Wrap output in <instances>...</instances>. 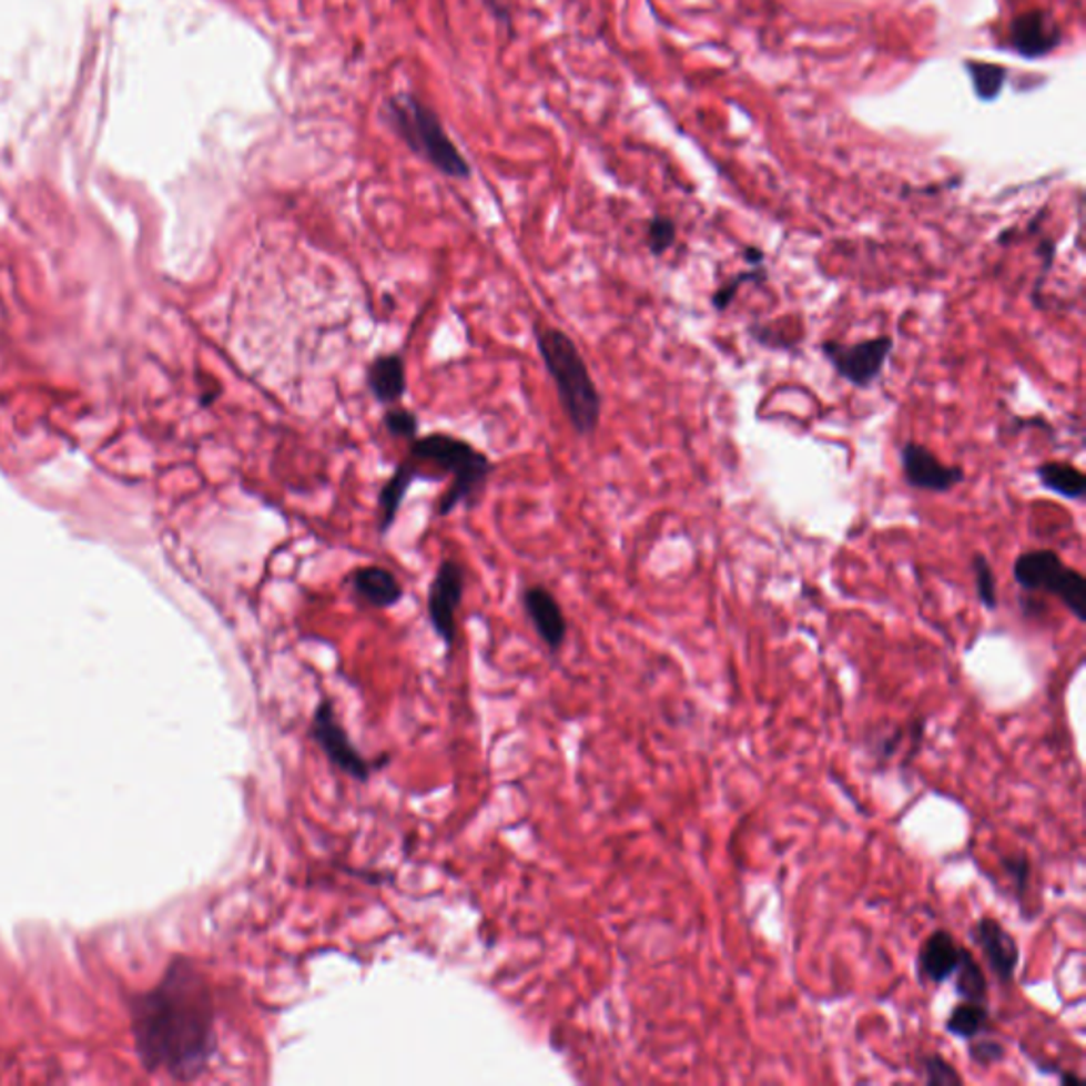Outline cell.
<instances>
[{"mask_svg": "<svg viewBox=\"0 0 1086 1086\" xmlns=\"http://www.w3.org/2000/svg\"><path fill=\"white\" fill-rule=\"evenodd\" d=\"M141 1059L176 1080H194L217 1048L209 983L190 962H174L158 987L134 1006Z\"/></svg>", "mask_w": 1086, "mask_h": 1086, "instance_id": "cell-1", "label": "cell"}, {"mask_svg": "<svg viewBox=\"0 0 1086 1086\" xmlns=\"http://www.w3.org/2000/svg\"><path fill=\"white\" fill-rule=\"evenodd\" d=\"M544 365L555 380L562 410L580 435L597 432L601 420V393L595 385L580 348L565 332L544 327L535 332Z\"/></svg>", "mask_w": 1086, "mask_h": 1086, "instance_id": "cell-2", "label": "cell"}, {"mask_svg": "<svg viewBox=\"0 0 1086 1086\" xmlns=\"http://www.w3.org/2000/svg\"><path fill=\"white\" fill-rule=\"evenodd\" d=\"M410 459L416 463H432L439 469L437 471L439 478L444 474L453 476V486L441 497L437 516H448L459 504L471 506L480 497L484 484L493 469L486 455L453 435L434 434L416 437L412 441Z\"/></svg>", "mask_w": 1086, "mask_h": 1086, "instance_id": "cell-3", "label": "cell"}, {"mask_svg": "<svg viewBox=\"0 0 1086 1086\" xmlns=\"http://www.w3.org/2000/svg\"><path fill=\"white\" fill-rule=\"evenodd\" d=\"M387 118L406 145L441 174L453 179L469 176V164L460 155L459 149L448 139L434 111L418 98L408 94L390 98Z\"/></svg>", "mask_w": 1086, "mask_h": 1086, "instance_id": "cell-4", "label": "cell"}, {"mask_svg": "<svg viewBox=\"0 0 1086 1086\" xmlns=\"http://www.w3.org/2000/svg\"><path fill=\"white\" fill-rule=\"evenodd\" d=\"M1013 578L1027 592H1044L1057 597L1078 622H1085V576L1067 567L1055 550H1029L1025 555L1016 556Z\"/></svg>", "mask_w": 1086, "mask_h": 1086, "instance_id": "cell-5", "label": "cell"}, {"mask_svg": "<svg viewBox=\"0 0 1086 1086\" xmlns=\"http://www.w3.org/2000/svg\"><path fill=\"white\" fill-rule=\"evenodd\" d=\"M892 351L893 339L890 336L862 339L855 344L825 339L821 344V355L832 365L836 376L857 388L872 387V383L883 376Z\"/></svg>", "mask_w": 1086, "mask_h": 1086, "instance_id": "cell-6", "label": "cell"}, {"mask_svg": "<svg viewBox=\"0 0 1086 1086\" xmlns=\"http://www.w3.org/2000/svg\"><path fill=\"white\" fill-rule=\"evenodd\" d=\"M311 737L336 769L362 783L369 779L374 769H378V764L369 762L362 751L353 745L346 730L339 724L336 707L329 699L321 700L318 707L314 709Z\"/></svg>", "mask_w": 1086, "mask_h": 1086, "instance_id": "cell-7", "label": "cell"}, {"mask_svg": "<svg viewBox=\"0 0 1086 1086\" xmlns=\"http://www.w3.org/2000/svg\"><path fill=\"white\" fill-rule=\"evenodd\" d=\"M465 592V569L457 560H444L429 588V620L437 637L450 650L457 641V611Z\"/></svg>", "mask_w": 1086, "mask_h": 1086, "instance_id": "cell-8", "label": "cell"}, {"mask_svg": "<svg viewBox=\"0 0 1086 1086\" xmlns=\"http://www.w3.org/2000/svg\"><path fill=\"white\" fill-rule=\"evenodd\" d=\"M902 474L911 488L927 493H948L966 480V471L960 465H944L927 446L906 441L900 448Z\"/></svg>", "mask_w": 1086, "mask_h": 1086, "instance_id": "cell-9", "label": "cell"}, {"mask_svg": "<svg viewBox=\"0 0 1086 1086\" xmlns=\"http://www.w3.org/2000/svg\"><path fill=\"white\" fill-rule=\"evenodd\" d=\"M970 936L981 948L991 974L1002 985L1013 983L1016 967L1021 962V953H1018V942L1006 930V925L997 918L981 917L972 925Z\"/></svg>", "mask_w": 1086, "mask_h": 1086, "instance_id": "cell-10", "label": "cell"}, {"mask_svg": "<svg viewBox=\"0 0 1086 1086\" xmlns=\"http://www.w3.org/2000/svg\"><path fill=\"white\" fill-rule=\"evenodd\" d=\"M962 944L948 930H934L918 948L917 974L921 983H930L934 987L951 981L955 967L960 964Z\"/></svg>", "mask_w": 1086, "mask_h": 1086, "instance_id": "cell-11", "label": "cell"}, {"mask_svg": "<svg viewBox=\"0 0 1086 1086\" xmlns=\"http://www.w3.org/2000/svg\"><path fill=\"white\" fill-rule=\"evenodd\" d=\"M1062 30L1044 11H1029L1014 18L1011 26V43L1014 51L1025 58H1042L1059 45Z\"/></svg>", "mask_w": 1086, "mask_h": 1086, "instance_id": "cell-12", "label": "cell"}, {"mask_svg": "<svg viewBox=\"0 0 1086 1086\" xmlns=\"http://www.w3.org/2000/svg\"><path fill=\"white\" fill-rule=\"evenodd\" d=\"M522 603L541 641L556 652L567 637V620L562 616L560 605L556 603L555 597L541 586L527 588Z\"/></svg>", "mask_w": 1086, "mask_h": 1086, "instance_id": "cell-13", "label": "cell"}, {"mask_svg": "<svg viewBox=\"0 0 1086 1086\" xmlns=\"http://www.w3.org/2000/svg\"><path fill=\"white\" fill-rule=\"evenodd\" d=\"M367 387L383 404H395L406 393V365L399 355H380L367 367Z\"/></svg>", "mask_w": 1086, "mask_h": 1086, "instance_id": "cell-14", "label": "cell"}, {"mask_svg": "<svg viewBox=\"0 0 1086 1086\" xmlns=\"http://www.w3.org/2000/svg\"><path fill=\"white\" fill-rule=\"evenodd\" d=\"M353 588L363 601L372 607L385 609L402 599V586L397 578L383 567H362L353 574Z\"/></svg>", "mask_w": 1086, "mask_h": 1086, "instance_id": "cell-15", "label": "cell"}, {"mask_svg": "<svg viewBox=\"0 0 1086 1086\" xmlns=\"http://www.w3.org/2000/svg\"><path fill=\"white\" fill-rule=\"evenodd\" d=\"M1042 488L1059 495L1067 501H1083L1086 497V476L1072 463L1046 460L1036 469Z\"/></svg>", "mask_w": 1086, "mask_h": 1086, "instance_id": "cell-16", "label": "cell"}, {"mask_svg": "<svg viewBox=\"0 0 1086 1086\" xmlns=\"http://www.w3.org/2000/svg\"><path fill=\"white\" fill-rule=\"evenodd\" d=\"M416 478H423L420 465L416 460H404L395 469L393 478L388 480L387 486L380 493V532L387 531L388 527L395 522L399 506H402L408 488Z\"/></svg>", "mask_w": 1086, "mask_h": 1086, "instance_id": "cell-17", "label": "cell"}, {"mask_svg": "<svg viewBox=\"0 0 1086 1086\" xmlns=\"http://www.w3.org/2000/svg\"><path fill=\"white\" fill-rule=\"evenodd\" d=\"M991 1025L989 1004H978V1002H966L962 999L960 1004L953 1006L948 1014L944 1029L955 1036V1038L970 1039L978 1038L987 1034Z\"/></svg>", "mask_w": 1086, "mask_h": 1086, "instance_id": "cell-18", "label": "cell"}, {"mask_svg": "<svg viewBox=\"0 0 1086 1086\" xmlns=\"http://www.w3.org/2000/svg\"><path fill=\"white\" fill-rule=\"evenodd\" d=\"M951 978L955 981V993L962 999L989 1004V983H987L985 970L981 966V962L974 957V953L967 951L966 946H962L960 964L955 967Z\"/></svg>", "mask_w": 1086, "mask_h": 1086, "instance_id": "cell-19", "label": "cell"}, {"mask_svg": "<svg viewBox=\"0 0 1086 1086\" xmlns=\"http://www.w3.org/2000/svg\"><path fill=\"white\" fill-rule=\"evenodd\" d=\"M966 69L972 77L974 92L978 94L981 100L991 102V100L999 97V92L1006 83V77H1008V71L1004 67L983 64V62H967Z\"/></svg>", "mask_w": 1086, "mask_h": 1086, "instance_id": "cell-20", "label": "cell"}, {"mask_svg": "<svg viewBox=\"0 0 1086 1086\" xmlns=\"http://www.w3.org/2000/svg\"><path fill=\"white\" fill-rule=\"evenodd\" d=\"M918 1072L923 1076V1083L930 1086H957L964 1085L962 1074L955 1069V1065L946 1062L938 1053L923 1055L918 1059Z\"/></svg>", "mask_w": 1086, "mask_h": 1086, "instance_id": "cell-21", "label": "cell"}, {"mask_svg": "<svg viewBox=\"0 0 1086 1086\" xmlns=\"http://www.w3.org/2000/svg\"><path fill=\"white\" fill-rule=\"evenodd\" d=\"M999 869L1004 870V874L1008 876V881L1013 883V887L1016 890V897L1023 902L1029 892V887H1032V876H1034V864H1032L1029 855L1025 851L1006 853L999 860Z\"/></svg>", "mask_w": 1086, "mask_h": 1086, "instance_id": "cell-22", "label": "cell"}, {"mask_svg": "<svg viewBox=\"0 0 1086 1086\" xmlns=\"http://www.w3.org/2000/svg\"><path fill=\"white\" fill-rule=\"evenodd\" d=\"M918 724H923L921 720H915L911 728L906 725H893V728H881L872 734V741H870V753L879 760V762H887L892 760L893 755L897 753V749H902V743L904 739L917 728Z\"/></svg>", "mask_w": 1086, "mask_h": 1086, "instance_id": "cell-23", "label": "cell"}, {"mask_svg": "<svg viewBox=\"0 0 1086 1086\" xmlns=\"http://www.w3.org/2000/svg\"><path fill=\"white\" fill-rule=\"evenodd\" d=\"M972 571H974L978 601L985 609L995 611L997 609V586H995V574L991 569L989 558L981 555V552L972 556Z\"/></svg>", "mask_w": 1086, "mask_h": 1086, "instance_id": "cell-24", "label": "cell"}, {"mask_svg": "<svg viewBox=\"0 0 1086 1086\" xmlns=\"http://www.w3.org/2000/svg\"><path fill=\"white\" fill-rule=\"evenodd\" d=\"M751 281H755V283L767 281V270H764L762 266H758L755 270L739 272L737 276H732V278H730L725 285H722L720 290L715 291V293L711 295V306H713L718 313H724L725 308H728V306L734 302V297H737L739 290H741L745 283H751Z\"/></svg>", "mask_w": 1086, "mask_h": 1086, "instance_id": "cell-25", "label": "cell"}, {"mask_svg": "<svg viewBox=\"0 0 1086 1086\" xmlns=\"http://www.w3.org/2000/svg\"><path fill=\"white\" fill-rule=\"evenodd\" d=\"M967 1057L970 1062L978 1067H993L997 1063L1004 1062L1006 1057V1046L999 1042V1039L989 1038V1036H978V1038L970 1039V1046H967Z\"/></svg>", "mask_w": 1086, "mask_h": 1086, "instance_id": "cell-26", "label": "cell"}, {"mask_svg": "<svg viewBox=\"0 0 1086 1086\" xmlns=\"http://www.w3.org/2000/svg\"><path fill=\"white\" fill-rule=\"evenodd\" d=\"M676 241L677 225L673 219L653 217L648 223V246H650V253L656 257L667 253L676 244Z\"/></svg>", "mask_w": 1086, "mask_h": 1086, "instance_id": "cell-27", "label": "cell"}, {"mask_svg": "<svg viewBox=\"0 0 1086 1086\" xmlns=\"http://www.w3.org/2000/svg\"><path fill=\"white\" fill-rule=\"evenodd\" d=\"M385 427H387L388 434L414 439L416 432H418V420L410 410L395 408V410H388L385 414Z\"/></svg>", "mask_w": 1086, "mask_h": 1086, "instance_id": "cell-28", "label": "cell"}, {"mask_svg": "<svg viewBox=\"0 0 1086 1086\" xmlns=\"http://www.w3.org/2000/svg\"><path fill=\"white\" fill-rule=\"evenodd\" d=\"M743 257H745L749 266L758 267L764 264V251H760L758 246H748L745 253H743Z\"/></svg>", "mask_w": 1086, "mask_h": 1086, "instance_id": "cell-29", "label": "cell"}]
</instances>
